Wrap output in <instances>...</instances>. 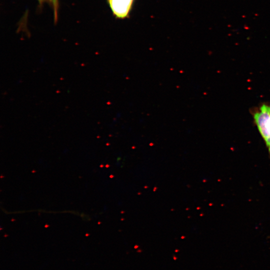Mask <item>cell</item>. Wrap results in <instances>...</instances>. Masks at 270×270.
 Listing matches in <instances>:
<instances>
[{
	"instance_id": "obj_1",
	"label": "cell",
	"mask_w": 270,
	"mask_h": 270,
	"mask_svg": "<svg viewBox=\"0 0 270 270\" xmlns=\"http://www.w3.org/2000/svg\"><path fill=\"white\" fill-rule=\"evenodd\" d=\"M254 121L270 154V103L263 102L252 110Z\"/></svg>"
},
{
	"instance_id": "obj_3",
	"label": "cell",
	"mask_w": 270,
	"mask_h": 270,
	"mask_svg": "<svg viewBox=\"0 0 270 270\" xmlns=\"http://www.w3.org/2000/svg\"><path fill=\"white\" fill-rule=\"evenodd\" d=\"M52 4L54 12V19L55 20H56L57 19V13H58V0H50Z\"/></svg>"
},
{
	"instance_id": "obj_2",
	"label": "cell",
	"mask_w": 270,
	"mask_h": 270,
	"mask_svg": "<svg viewBox=\"0 0 270 270\" xmlns=\"http://www.w3.org/2000/svg\"><path fill=\"white\" fill-rule=\"evenodd\" d=\"M114 14L118 18H126L131 10L134 0H108Z\"/></svg>"
}]
</instances>
